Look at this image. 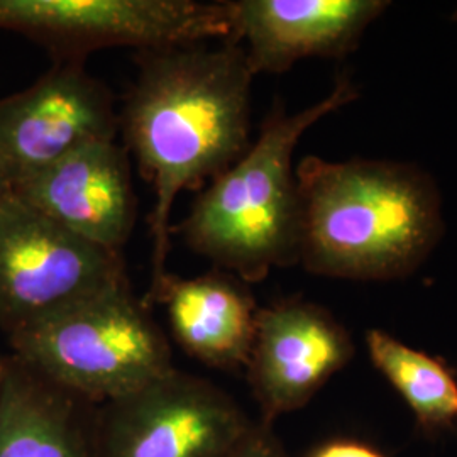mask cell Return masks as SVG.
Instances as JSON below:
<instances>
[{
    "label": "cell",
    "instance_id": "7c38bea8",
    "mask_svg": "<svg viewBox=\"0 0 457 457\" xmlns=\"http://www.w3.org/2000/svg\"><path fill=\"white\" fill-rule=\"evenodd\" d=\"M149 303L163 307L175 341L192 358L217 370L245 368L260 309L243 279L219 268L192 278L168 271L149 287Z\"/></svg>",
    "mask_w": 457,
    "mask_h": 457
},
{
    "label": "cell",
    "instance_id": "e0dca14e",
    "mask_svg": "<svg viewBox=\"0 0 457 457\" xmlns=\"http://www.w3.org/2000/svg\"><path fill=\"white\" fill-rule=\"evenodd\" d=\"M5 364H7V356L0 354V395H2V383H4V375H5Z\"/></svg>",
    "mask_w": 457,
    "mask_h": 457
},
{
    "label": "cell",
    "instance_id": "6da1fadb",
    "mask_svg": "<svg viewBox=\"0 0 457 457\" xmlns=\"http://www.w3.org/2000/svg\"><path fill=\"white\" fill-rule=\"evenodd\" d=\"M119 114L124 147L154 192L151 285L168 273L171 212L185 190L209 185L251 146L254 73L241 45L143 51Z\"/></svg>",
    "mask_w": 457,
    "mask_h": 457
},
{
    "label": "cell",
    "instance_id": "ba28073f",
    "mask_svg": "<svg viewBox=\"0 0 457 457\" xmlns=\"http://www.w3.org/2000/svg\"><path fill=\"white\" fill-rule=\"evenodd\" d=\"M117 134L109 88L83 60L54 62L31 87L0 98V177L11 190L71 151Z\"/></svg>",
    "mask_w": 457,
    "mask_h": 457
},
{
    "label": "cell",
    "instance_id": "2e32d148",
    "mask_svg": "<svg viewBox=\"0 0 457 457\" xmlns=\"http://www.w3.org/2000/svg\"><path fill=\"white\" fill-rule=\"evenodd\" d=\"M311 457H385L373 447L354 441L328 442Z\"/></svg>",
    "mask_w": 457,
    "mask_h": 457
},
{
    "label": "cell",
    "instance_id": "277c9868",
    "mask_svg": "<svg viewBox=\"0 0 457 457\" xmlns=\"http://www.w3.org/2000/svg\"><path fill=\"white\" fill-rule=\"evenodd\" d=\"M7 337L11 354L88 405L128 396L175 370L168 339L129 278Z\"/></svg>",
    "mask_w": 457,
    "mask_h": 457
},
{
    "label": "cell",
    "instance_id": "5bb4252c",
    "mask_svg": "<svg viewBox=\"0 0 457 457\" xmlns=\"http://www.w3.org/2000/svg\"><path fill=\"white\" fill-rule=\"evenodd\" d=\"M370 358L402 395L422 427L434 430L457 419V383L441 362L373 328L366 336Z\"/></svg>",
    "mask_w": 457,
    "mask_h": 457
},
{
    "label": "cell",
    "instance_id": "4fadbf2b",
    "mask_svg": "<svg viewBox=\"0 0 457 457\" xmlns=\"http://www.w3.org/2000/svg\"><path fill=\"white\" fill-rule=\"evenodd\" d=\"M87 405L9 354L0 395V457H96Z\"/></svg>",
    "mask_w": 457,
    "mask_h": 457
},
{
    "label": "cell",
    "instance_id": "3957f363",
    "mask_svg": "<svg viewBox=\"0 0 457 457\" xmlns=\"http://www.w3.org/2000/svg\"><path fill=\"white\" fill-rule=\"evenodd\" d=\"M358 98L341 75L326 97L295 114L277 102L258 139L196 196L177 230L196 254L245 283H258L273 268L298 264L300 196L295 147L326 115Z\"/></svg>",
    "mask_w": 457,
    "mask_h": 457
},
{
    "label": "cell",
    "instance_id": "52a82bcc",
    "mask_svg": "<svg viewBox=\"0 0 457 457\" xmlns=\"http://www.w3.org/2000/svg\"><path fill=\"white\" fill-rule=\"evenodd\" d=\"M253 425L228 393L175 368L102 405L96 457H230Z\"/></svg>",
    "mask_w": 457,
    "mask_h": 457
},
{
    "label": "cell",
    "instance_id": "7a4b0ae2",
    "mask_svg": "<svg viewBox=\"0 0 457 457\" xmlns=\"http://www.w3.org/2000/svg\"><path fill=\"white\" fill-rule=\"evenodd\" d=\"M298 264L319 277L386 281L409 277L444 232L430 177L393 162L303 158Z\"/></svg>",
    "mask_w": 457,
    "mask_h": 457
},
{
    "label": "cell",
    "instance_id": "9a60e30c",
    "mask_svg": "<svg viewBox=\"0 0 457 457\" xmlns=\"http://www.w3.org/2000/svg\"><path fill=\"white\" fill-rule=\"evenodd\" d=\"M230 457H288L271 430V425L254 422L245 441Z\"/></svg>",
    "mask_w": 457,
    "mask_h": 457
},
{
    "label": "cell",
    "instance_id": "8992f818",
    "mask_svg": "<svg viewBox=\"0 0 457 457\" xmlns=\"http://www.w3.org/2000/svg\"><path fill=\"white\" fill-rule=\"evenodd\" d=\"M124 278L122 254L83 241L11 190L0 196V327L7 336Z\"/></svg>",
    "mask_w": 457,
    "mask_h": 457
},
{
    "label": "cell",
    "instance_id": "30bf717a",
    "mask_svg": "<svg viewBox=\"0 0 457 457\" xmlns=\"http://www.w3.org/2000/svg\"><path fill=\"white\" fill-rule=\"evenodd\" d=\"M11 192L83 241L117 254L136 224L129 153L117 139L79 147Z\"/></svg>",
    "mask_w": 457,
    "mask_h": 457
},
{
    "label": "cell",
    "instance_id": "9c48e42d",
    "mask_svg": "<svg viewBox=\"0 0 457 457\" xmlns=\"http://www.w3.org/2000/svg\"><path fill=\"white\" fill-rule=\"evenodd\" d=\"M353 356L349 332L326 309L298 298L260 309L245 371L262 422L305 407Z\"/></svg>",
    "mask_w": 457,
    "mask_h": 457
},
{
    "label": "cell",
    "instance_id": "5b68a950",
    "mask_svg": "<svg viewBox=\"0 0 457 457\" xmlns=\"http://www.w3.org/2000/svg\"><path fill=\"white\" fill-rule=\"evenodd\" d=\"M0 31L29 37L56 62H85L97 49L143 53L228 43L232 22L228 2L0 0Z\"/></svg>",
    "mask_w": 457,
    "mask_h": 457
},
{
    "label": "cell",
    "instance_id": "8fae6325",
    "mask_svg": "<svg viewBox=\"0 0 457 457\" xmlns=\"http://www.w3.org/2000/svg\"><path fill=\"white\" fill-rule=\"evenodd\" d=\"M228 43L241 45L254 75H279L303 58H343L358 48L383 0H234Z\"/></svg>",
    "mask_w": 457,
    "mask_h": 457
},
{
    "label": "cell",
    "instance_id": "ac0fdd59",
    "mask_svg": "<svg viewBox=\"0 0 457 457\" xmlns=\"http://www.w3.org/2000/svg\"><path fill=\"white\" fill-rule=\"evenodd\" d=\"M9 192V187H7V183L4 181V179L0 177V196L5 195Z\"/></svg>",
    "mask_w": 457,
    "mask_h": 457
}]
</instances>
